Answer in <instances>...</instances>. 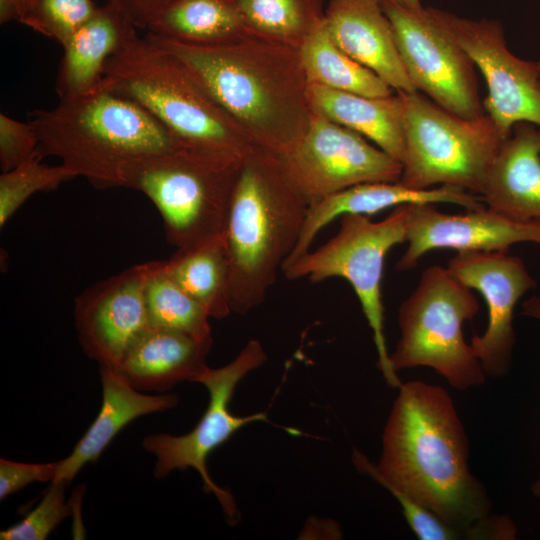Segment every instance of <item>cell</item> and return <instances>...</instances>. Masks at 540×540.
<instances>
[{"label":"cell","mask_w":540,"mask_h":540,"mask_svg":"<svg viewBox=\"0 0 540 540\" xmlns=\"http://www.w3.org/2000/svg\"><path fill=\"white\" fill-rule=\"evenodd\" d=\"M39 138L35 127L0 114V165L2 172L9 171L40 154ZM42 156V155H41Z\"/></svg>","instance_id":"32"},{"label":"cell","mask_w":540,"mask_h":540,"mask_svg":"<svg viewBox=\"0 0 540 540\" xmlns=\"http://www.w3.org/2000/svg\"><path fill=\"white\" fill-rule=\"evenodd\" d=\"M504 215L540 221V128L528 122L514 125L488 169L478 194Z\"/></svg>","instance_id":"19"},{"label":"cell","mask_w":540,"mask_h":540,"mask_svg":"<svg viewBox=\"0 0 540 540\" xmlns=\"http://www.w3.org/2000/svg\"><path fill=\"white\" fill-rule=\"evenodd\" d=\"M17 4L20 18L19 21L32 9L37 0H14Z\"/></svg>","instance_id":"37"},{"label":"cell","mask_w":540,"mask_h":540,"mask_svg":"<svg viewBox=\"0 0 540 540\" xmlns=\"http://www.w3.org/2000/svg\"><path fill=\"white\" fill-rule=\"evenodd\" d=\"M101 408L70 455L59 461L54 481L70 483L88 463H96L117 434L133 420L178 404L174 393L150 395L134 388L117 370L100 367ZM53 481V482H54Z\"/></svg>","instance_id":"21"},{"label":"cell","mask_w":540,"mask_h":540,"mask_svg":"<svg viewBox=\"0 0 540 540\" xmlns=\"http://www.w3.org/2000/svg\"><path fill=\"white\" fill-rule=\"evenodd\" d=\"M314 106L327 119L373 141L402 163L405 154L403 102L399 93L367 97L311 84Z\"/></svg>","instance_id":"23"},{"label":"cell","mask_w":540,"mask_h":540,"mask_svg":"<svg viewBox=\"0 0 540 540\" xmlns=\"http://www.w3.org/2000/svg\"><path fill=\"white\" fill-rule=\"evenodd\" d=\"M66 481L51 482L38 505L20 522L1 531V540H45L58 525L73 513L66 501Z\"/></svg>","instance_id":"31"},{"label":"cell","mask_w":540,"mask_h":540,"mask_svg":"<svg viewBox=\"0 0 540 540\" xmlns=\"http://www.w3.org/2000/svg\"><path fill=\"white\" fill-rule=\"evenodd\" d=\"M406 231L407 204L375 222L366 215H343L330 240L282 269L291 280L318 283L340 277L350 283L372 331L378 368L386 383L397 389L402 382L390 362L381 287L385 258L393 247L406 242Z\"/></svg>","instance_id":"8"},{"label":"cell","mask_w":540,"mask_h":540,"mask_svg":"<svg viewBox=\"0 0 540 540\" xmlns=\"http://www.w3.org/2000/svg\"><path fill=\"white\" fill-rule=\"evenodd\" d=\"M211 346L178 331L148 326L117 371L137 390L164 393L180 382H194L208 367Z\"/></svg>","instance_id":"22"},{"label":"cell","mask_w":540,"mask_h":540,"mask_svg":"<svg viewBox=\"0 0 540 540\" xmlns=\"http://www.w3.org/2000/svg\"><path fill=\"white\" fill-rule=\"evenodd\" d=\"M531 491L533 495L540 499V475L538 478L532 483L531 485Z\"/></svg>","instance_id":"38"},{"label":"cell","mask_w":540,"mask_h":540,"mask_svg":"<svg viewBox=\"0 0 540 540\" xmlns=\"http://www.w3.org/2000/svg\"><path fill=\"white\" fill-rule=\"evenodd\" d=\"M138 29L147 30L153 19L172 0H109Z\"/></svg>","instance_id":"34"},{"label":"cell","mask_w":540,"mask_h":540,"mask_svg":"<svg viewBox=\"0 0 540 540\" xmlns=\"http://www.w3.org/2000/svg\"><path fill=\"white\" fill-rule=\"evenodd\" d=\"M154 265L155 261H149L131 266L76 298L78 340L100 367L117 370L129 347L149 326L145 289Z\"/></svg>","instance_id":"14"},{"label":"cell","mask_w":540,"mask_h":540,"mask_svg":"<svg viewBox=\"0 0 540 540\" xmlns=\"http://www.w3.org/2000/svg\"><path fill=\"white\" fill-rule=\"evenodd\" d=\"M58 469L59 461L22 463L0 458V499H6L33 482H53Z\"/></svg>","instance_id":"33"},{"label":"cell","mask_w":540,"mask_h":540,"mask_svg":"<svg viewBox=\"0 0 540 540\" xmlns=\"http://www.w3.org/2000/svg\"><path fill=\"white\" fill-rule=\"evenodd\" d=\"M434 13L483 75L488 89L484 111L502 136L507 139L519 122L540 128L538 64L508 49L501 22L467 19L437 8Z\"/></svg>","instance_id":"12"},{"label":"cell","mask_w":540,"mask_h":540,"mask_svg":"<svg viewBox=\"0 0 540 540\" xmlns=\"http://www.w3.org/2000/svg\"><path fill=\"white\" fill-rule=\"evenodd\" d=\"M243 25L233 0H172L146 31L186 43L215 45Z\"/></svg>","instance_id":"26"},{"label":"cell","mask_w":540,"mask_h":540,"mask_svg":"<svg viewBox=\"0 0 540 540\" xmlns=\"http://www.w3.org/2000/svg\"><path fill=\"white\" fill-rule=\"evenodd\" d=\"M137 37V28L107 0L62 46L55 85L59 100L97 90L108 61Z\"/></svg>","instance_id":"20"},{"label":"cell","mask_w":540,"mask_h":540,"mask_svg":"<svg viewBox=\"0 0 540 540\" xmlns=\"http://www.w3.org/2000/svg\"><path fill=\"white\" fill-rule=\"evenodd\" d=\"M537 64H538V67H539V71H540V61H538V62H537Z\"/></svg>","instance_id":"39"},{"label":"cell","mask_w":540,"mask_h":540,"mask_svg":"<svg viewBox=\"0 0 540 540\" xmlns=\"http://www.w3.org/2000/svg\"><path fill=\"white\" fill-rule=\"evenodd\" d=\"M469 443L451 396L441 386L408 381L398 388L382 434L378 464L357 449L356 469L432 511L468 539L486 540L492 503L468 465Z\"/></svg>","instance_id":"1"},{"label":"cell","mask_w":540,"mask_h":540,"mask_svg":"<svg viewBox=\"0 0 540 540\" xmlns=\"http://www.w3.org/2000/svg\"><path fill=\"white\" fill-rule=\"evenodd\" d=\"M244 23L259 31L291 36L302 31L308 24L313 26L323 18H317L312 0H233Z\"/></svg>","instance_id":"29"},{"label":"cell","mask_w":540,"mask_h":540,"mask_svg":"<svg viewBox=\"0 0 540 540\" xmlns=\"http://www.w3.org/2000/svg\"><path fill=\"white\" fill-rule=\"evenodd\" d=\"M242 162L237 153L182 145L126 164L120 187L144 193L168 242L185 248L224 232Z\"/></svg>","instance_id":"4"},{"label":"cell","mask_w":540,"mask_h":540,"mask_svg":"<svg viewBox=\"0 0 540 540\" xmlns=\"http://www.w3.org/2000/svg\"><path fill=\"white\" fill-rule=\"evenodd\" d=\"M145 36L173 56L222 110L251 123L267 120L272 100L264 83L227 48Z\"/></svg>","instance_id":"16"},{"label":"cell","mask_w":540,"mask_h":540,"mask_svg":"<svg viewBox=\"0 0 540 540\" xmlns=\"http://www.w3.org/2000/svg\"><path fill=\"white\" fill-rule=\"evenodd\" d=\"M413 203L454 204L466 210L485 206L478 196L453 186L419 190L399 181L358 184L308 205L297 245L282 269L311 250L318 233L336 218L347 214L371 216L391 207Z\"/></svg>","instance_id":"18"},{"label":"cell","mask_w":540,"mask_h":540,"mask_svg":"<svg viewBox=\"0 0 540 540\" xmlns=\"http://www.w3.org/2000/svg\"><path fill=\"white\" fill-rule=\"evenodd\" d=\"M522 313L530 318L540 320V293L524 301Z\"/></svg>","instance_id":"35"},{"label":"cell","mask_w":540,"mask_h":540,"mask_svg":"<svg viewBox=\"0 0 540 540\" xmlns=\"http://www.w3.org/2000/svg\"><path fill=\"white\" fill-rule=\"evenodd\" d=\"M398 93L403 102L405 133L399 182L419 190L453 186L478 196L506 140L494 121L486 113L463 118L419 91Z\"/></svg>","instance_id":"7"},{"label":"cell","mask_w":540,"mask_h":540,"mask_svg":"<svg viewBox=\"0 0 540 540\" xmlns=\"http://www.w3.org/2000/svg\"><path fill=\"white\" fill-rule=\"evenodd\" d=\"M433 203L407 204V248L396 264L409 271L429 251L508 252L521 242L540 244V221H522L486 205L465 213H446Z\"/></svg>","instance_id":"15"},{"label":"cell","mask_w":540,"mask_h":540,"mask_svg":"<svg viewBox=\"0 0 540 540\" xmlns=\"http://www.w3.org/2000/svg\"><path fill=\"white\" fill-rule=\"evenodd\" d=\"M478 311L472 289L448 267L426 268L398 310L400 338L390 353L393 369L432 368L460 391L481 386L487 376L463 333L464 323Z\"/></svg>","instance_id":"5"},{"label":"cell","mask_w":540,"mask_h":540,"mask_svg":"<svg viewBox=\"0 0 540 540\" xmlns=\"http://www.w3.org/2000/svg\"><path fill=\"white\" fill-rule=\"evenodd\" d=\"M169 276L208 313L223 319L231 312V269L224 232L185 248L164 261Z\"/></svg>","instance_id":"24"},{"label":"cell","mask_w":540,"mask_h":540,"mask_svg":"<svg viewBox=\"0 0 540 540\" xmlns=\"http://www.w3.org/2000/svg\"><path fill=\"white\" fill-rule=\"evenodd\" d=\"M382 1H389L409 10H421L423 8L420 0H380V2Z\"/></svg>","instance_id":"36"},{"label":"cell","mask_w":540,"mask_h":540,"mask_svg":"<svg viewBox=\"0 0 540 540\" xmlns=\"http://www.w3.org/2000/svg\"><path fill=\"white\" fill-rule=\"evenodd\" d=\"M99 7L94 0H37L20 23L63 46Z\"/></svg>","instance_id":"30"},{"label":"cell","mask_w":540,"mask_h":540,"mask_svg":"<svg viewBox=\"0 0 540 540\" xmlns=\"http://www.w3.org/2000/svg\"><path fill=\"white\" fill-rule=\"evenodd\" d=\"M311 84L367 97H388L392 88L344 53L333 41L324 18L309 29L301 49Z\"/></svg>","instance_id":"25"},{"label":"cell","mask_w":540,"mask_h":540,"mask_svg":"<svg viewBox=\"0 0 540 540\" xmlns=\"http://www.w3.org/2000/svg\"><path fill=\"white\" fill-rule=\"evenodd\" d=\"M447 267L484 298L488 323L470 344L487 377L506 376L516 341L514 310L525 293L536 287V281L524 261L507 252H457Z\"/></svg>","instance_id":"13"},{"label":"cell","mask_w":540,"mask_h":540,"mask_svg":"<svg viewBox=\"0 0 540 540\" xmlns=\"http://www.w3.org/2000/svg\"><path fill=\"white\" fill-rule=\"evenodd\" d=\"M37 155L0 176V226L3 227L33 194L56 189L76 174L63 164L51 166Z\"/></svg>","instance_id":"28"},{"label":"cell","mask_w":540,"mask_h":540,"mask_svg":"<svg viewBox=\"0 0 540 540\" xmlns=\"http://www.w3.org/2000/svg\"><path fill=\"white\" fill-rule=\"evenodd\" d=\"M279 167L308 205L363 183L398 182L402 163L359 133L327 118L314 120Z\"/></svg>","instance_id":"11"},{"label":"cell","mask_w":540,"mask_h":540,"mask_svg":"<svg viewBox=\"0 0 540 540\" xmlns=\"http://www.w3.org/2000/svg\"><path fill=\"white\" fill-rule=\"evenodd\" d=\"M417 91L463 118L485 114L475 64L437 19L434 8L409 10L381 2Z\"/></svg>","instance_id":"10"},{"label":"cell","mask_w":540,"mask_h":540,"mask_svg":"<svg viewBox=\"0 0 540 540\" xmlns=\"http://www.w3.org/2000/svg\"><path fill=\"white\" fill-rule=\"evenodd\" d=\"M30 121L42 156L99 189L120 187L129 162L185 145L136 101L103 88L36 110Z\"/></svg>","instance_id":"2"},{"label":"cell","mask_w":540,"mask_h":540,"mask_svg":"<svg viewBox=\"0 0 540 540\" xmlns=\"http://www.w3.org/2000/svg\"><path fill=\"white\" fill-rule=\"evenodd\" d=\"M307 209L279 164L243 160L224 230L232 312L263 303L297 245Z\"/></svg>","instance_id":"3"},{"label":"cell","mask_w":540,"mask_h":540,"mask_svg":"<svg viewBox=\"0 0 540 540\" xmlns=\"http://www.w3.org/2000/svg\"><path fill=\"white\" fill-rule=\"evenodd\" d=\"M145 302L150 327L187 334L212 342L210 316L167 273L164 261H155L147 280Z\"/></svg>","instance_id":"27"},{"label":"cell","mask_w":540,"mask_h":540,"mask_svg":"<svg viewBox=\"0 0 540 540\" xmlns=\"http://www.w3.org/2000/svg\"><path fill=\"white\" fill-rule=\"evenodd\" d=\"M326 27L335 44L397 92L417 91L380 0H330Z\"/></svg>","instance_id":"17"},{"label":"cell","mask_w":540,"mask_h":540,"mask_svg":"<svg viewBox=\"0 0 540 540\" xmlns=\"http://www.w3.org/2000/svg\"><path fill=\"white\" fill-rule=\"evenodd\" d=\"M267 355L257 340H250L236 358L219 368L209 366L195 379L209 393L208 406L196 426L183 435L155 433L147 435L143 448L156 457L155 478L166 477L173 470H196L206 493H213L230 521H237L239 512L232 494L218 486L209 475L207 459L219 446L242 427L252 422H270L267 414L235 415L230 403L239 382L260 367Z\"/></svg>","instance_id":"9"},{"label":"cell","mask_w":540,"mask_h":540,"mask_svg":"<svg viewBox=\"0 0 540 540\" xmlns=\"http://www.w3.org/2000/svg\"><path fill=\"white\" fill-rule=\"evenodd\" d=\"M99 88L136 101L185 145L241 153L221 108L146 36H138L108 61Z\"/></svg>","instance_id":"6"}]
</instances>
